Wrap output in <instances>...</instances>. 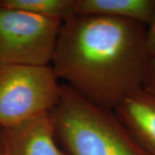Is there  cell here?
<instances>
[{"instance_id":"3","label":"cell","mask_w":155,"mask_h":155,"mask_svg":"<svg viewBox=\"0 0 155 155\" xmlns=\"http://www.w3.org/2000/svg\"><path fill=\"white\" fill-rule=\"evenodd\" d=\"M60 94L61 82L51 66L0 67V128L51 112Z\"/></svg>"},{"instance_id":"8","label":"cell","mask_w":155,"mask_h":155,"mask_svg":"<svg viewBox=\"0 0 155 155\" xmlns=\"http://www.w3.org/2000/svg\"><path fill=\"white\" fill-rule=\"evenodd\" d=\"M0 5L62 22L76 15L75 0H2Z\"/></svg>"},{"instance_id":"5","label":"cell","mask_w":155,"mask_h":155,"mask_svg":"<svg viewBox=\"0 0 155 155\" xmlns=\"http://www.w3.org/2000/svg\"><path fill=\"white\" fill-rule=\"evenodd\" d=\"M0 129L4 155H69L57 140L51 112Z\"/></svg>"},{"instance_id":"11","label":"cell","mask_w":155,"mask_h":155,"mask_svg":"<svg viewBox=\"0 0 155 155\" xmlns=\"http://www.w3.org/2000/svg\"><path fill=\"white\" fill-rule=\"evenodd\" d=\"M143 89H145L147 91H148L149 93H151L152 95H153L155 97V88L154 87H148V86H145L143 87Z\"/></svg>"},{"instance_id":"7","label":"cell","mask_w":155,"mask_h":155,"mask_svg":"<svg viewBox=\"0 0 155 155\" xmlns=\"http://www.w3.org/2000/svg\"><path fill=\"white\" fill-rule=\"evenodd\" d=\"M76 15L126 19L148 26L155 12V0H75Z\"/></svg>"},{"instance_id":"9","label":"cell","mask_w":155,"mask_h":155,"mask_svg":"<svg viewBox=\"0 0 155 155\" xmlns=\"http://www.w3.org/2000/svg\"><path fill=\"white\" fill-rule=\"evenodd\" d=\"M146 46L150 59L155 57V12L153 20L147 28Z\"/></svg>"},{"instance_id":"6","label":"cell","mask_w":155,"mask_h":155,"mask_svg":"<svg viewBox=\"0 0 155 155\" xmlns=\"http://www.w3.org/2000/svg\"><path fill=\"white\" fill-rule=\"evenodd\" d=\"M116 116L147 155H155V97L140 89L116 109Z\"/></svg>"},{"instance_id":"4","label":"cell","mask_w":155,"mask_h":155,"mask_svg":"<svg viewBox=\"0 0 155 155\" xmlns=\"http://www.w3.org/2000/svg\"><path fill=\"white\" fill-rule=\"evenodd\" d=\"M62 22L0 5V67L51 66Z\"/></svg>"},{"instance_id":"1","label":"cell","mask_w":155,"mask_h":155,"mask_svg":"<svg viewBox=\"0 0 155 155\" xmlns=\"http://www.w3.org/2000/svg\"><path fill=\"white\" fill-rule=\"evenodd\" d=\"M147 28L126 19L75 15L62 22L51 67L84 98L115 111L144 86Z\"/></svg>"},{"instance_id":"10","label":"cell","mask_w":155,"mask_h":155,"mask_svg":"<svg viewBox=\"0 0 155 155\" xmlns=\"http://www.w3.org/2000/svg\"><path fill=\"white\" fill-rule=\"evenodd\" d=\"M154 87L155 88V57L151 58L149 61L148 69L144 82V86Z\"/></svg>"},{"instance_id":"12","label":"cell","mask_w":155,"mask_h":155,"mask_svg":"<svg viewBox=\"0 0 155 155\" xmlns=\"http://www.w3.org/2000/svg\"><path fill=\"white\" fill-rule=\"evenodd\" d=\"M0 155H4V148H3V143L1 138V129H0Z\"/></svg>"},{"instance_id":"2","label":"cell","mask_w":155,"mask_h":155,"mask_svg":"<svg viewBox=\"0 0 155 155\" xmlns=\"http://www.w3.org/2000/svg\"><path fill=\"white\" fill-rule=\"evenodd\" d=\"M51 116L57 140L69 155H147L115 111L91 104L62 82Z\"/></svg>"}]
</instances>
